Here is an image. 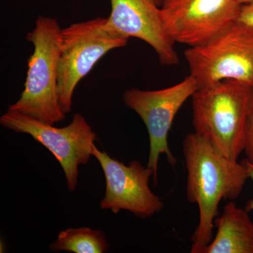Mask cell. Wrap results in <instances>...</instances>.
I'll list each match as a JSON object with an SVG mask.
<instances>
[{
    "mask_svg": "<svg viewBox=\"0 0 253 253\" xmlns=\"http://www.w3.org/2000/svg\"><path fill=\"white\" fill-rule=\"evenodd\" d=\"M186 170V197L198 205L199 222L191 237V253H202L212 241L214 220L221 200H235L250 178L245 163L226 158L197 133L183 141Z\"/></svg>",
    "mask_w": 253,
    "mask_h": 253,
    "instance_id": "cell-1",
    "label": "cell"
},
{
    "mask_svg": "<svg viewBox=\"0 0 253 253\" xmlns=\"http://www.w3.org/2000/svg\"><path fill=\"white\" fill-rule=\"evenodd\" d=\"M252 90L241 82L224 80L198 88L191 96L195 132L232 161L244 151Z\"/></svg>",
    "mask_w": 253,
    "mask_h": 253,
    "instance_id": "cell-2",
    "label": "cell"
},
{
    "mask_svg": "<svg viewBox=\"0 0 253 253\" xmlns=\"http://www.w3.org/2000/svg\"><path fill=\"white\" fill-rule=\"evenodd\" d=\"M61 29L55 18L40 16L26 39L34 51L28 60L27 78L20 99L9 106L38 121L54 125L66 118L58 98V70Z\"/></svg>",
    "mask_w": 253,
    "mask_h": 253,
    "instance_id": "cell-3",
    "label": "cell"
},
{
    "mask_svg": "<svg viewBox=\"0 0 253 253\" xmlns=\"http://www.w3.org/2000/svg\"><path fill=\"white\" fill-rule=\"evenodd\" d=\"M129 39L113 30L107 18L96 17L62 29L58 98L64 113L72 109L73 95L79 82L103 56L111 50L124 47Z\"/></svg>",
    "mask_w": 253,
    "mask_h": 253,
    "instance_id": "cell-4",
    "label": "cell"
},
{
    "mask_svg": "<svg viewBox=\"0 0 253 253\" xmlns=\"http://www.w3.org/2000/svg\"><path fill=\"white\" fill-rule=\"evenodd\" d=\"M190 75L199 88L224 80L253 87V27L238 22L204 45L184 51Z\"/></svg>",
    "mask_w": 253,
    "mask_h": 253,
    "instance_id": "cell-5",
    "label": "cell"
},
{
    "mask_svg": "<svg viewBox=\"0 0 253 253\" xmlns=\"http://www.w3.org/2000/svg\"><path fill=\"white\" fill-rule=\"evenodd\" d=\"M0 124L16 132L29 134L49 150L62 168L68 189H76L79 166L89 162L97 139V134L82 115L76 113L68 126L59 128L8 110L0 118Z\"/></svg>",
    "mask_w": 253,
    "mask_h": 253,
    "instance_id": "cell-6",
    "label": "cell"
},
{
    "mask_svg": "<svg viewBox=\"0 0 253 253\" xmlns=\"http://www.w3.org/2000/svg\"><path fill=\"white\" fill-rule=\"evenodd\" d=\"M198 88L196 80L189 75L181 83L165 89L146 91L131 88L123 94L125 104L137 113L147 128L149 136L147 166L154 171V185L157 184L158 161L161 155H166L168 163L172 167L177 163L168 145V134L176 113Z\"/></svg>",
    "mask_w": 253,
    "mask_h": 253,
    "instance_id": "cell-7",
    "label": "cell"
},
{
    "mask_svg": "<svg viewBox=\"0 0 253 253\" xmlns=\"http://www.w3.org/2000/svg\"><path fill=\"white\" fill-rule=\"evenodd\" d=\"M241 0H163L161 15L168 36L189 47L204 45L237 21Z\"/></svg>",
    "mask_w": 253,
    "mask_h": 253,
    "instance_id": "cell-8",
    "label": "cell"
},
{
    "mask_svg": "<svg viewBox=\"0 0 253 253\" xmlns=\"http://www.w3.org/2000/svg\"><path fill=\"white\" fill-rule=\"evenodd\" d=\"M91 153L106 179V193L99 204L101 209L109 210L114 214L129 211L142 219L153 217L162 211V200L149 187L150 178L154 176L151 168L144 167L138 161H131L126 166L100 151L94 144Z\"/></svg>",
    "mask_w": 253,
    "mask_h": 253,
    "instance_id": "cell-9",
    "label": "cell"
},
{
    "mask_svg": "<svg viewBox=\"0 0 253 253\" xmlns=\"http://www.w3.org/2000/svg\"><path fill=\"white\" fill-rule=\"evenodd\" d=\"M108 23L120 34L149 44L163 66L179 64L174 42L163 24L161 9L155 0H110Z\"/></svg>",
    "mask_w": 253,
    "mask_h": 253,
    "instance_id": "cell-10",
    "label": "cell"
},
{
    "mask_svg": "<svg viewBox=\"0 0 253 253\" xmlns=\"http://www.w3.org/2000/svg\"><path fill=\"white\" fill-rule=\"evenodd\" d=\"M214 226L217 234L202 253H253V222L246 209L229 202Z\"/></svg>",
    "mask_w": 253,
    "mask_h": 253,
    "instance_id": "cell-11",
    "label": "cell"
},
{
    "mask_svg": "<svg viewBox=\"0 0 253 253\" xmlns=\"http://www.w3.org/2000/svg\"><path fill=\"white\" fill-rule=\"evenodd\" d=\"M49 249L54 253H104L109 251V245L104 233L99 229L69 228L59 233Z\"/></svg>",
    "mask_w": 253,
    "mask_h": 253,
    "instance_id": "cell-12",
    "label": "cell"
},
{
    "mask_svg": "<svg viewBox=\"0 0 253 253\" xmlns=\"http://www.w3.org/2000/svg\"><path fill=\"white\" fill-rule=\"evenodd\" d=\"M244 152L247 156L246 160L253 164V87L246 121Z\"/></svg>",
    "mask_w": 253,
    "mask_h": 253,
    "instance_id": "cell-13",
    "label": "cell"
},
{
    "mask_svg": "<svg viewBox=\"0 0 253 253\" xmlns=\"http://www.w3.org/2000/svg\"><path fill=\"white\" fill-rule=\"evenodd\" d=\"M237 21L253 27V1L243 4Z\"/></svg>",
    "mask_w": 253,
    "mask_h": 253,
    "instance_id": "cell-14",
    "label": "cell"
},
{
    "mask_svg": "<svg viewBox=\"0 0 253 253\" xmlns=\"http://www.w3.org/2000/svg\"><path fill=\"white\" fill-rule=\"evenodd\" d=\"M245 164L247 166L248 169H249L250 178L252 179L253 181V164L252 163H249L247 160L244 161ZM248 212H251V211H253V199L250 200L249 202L246 204V207L245 208Z\"/></svg>",
    "mask_w": 253,
    "mask_h": 253,
    "instance_id": "cell-15",
    "label": "cell"
},
{
    "mask_svg": "<svg viewBox=\"0 0 253 253\" xmlns=\"http://www.w3.org/2000/svg\"><path fill=\"white\" fill-rule=\"evenodd\" d=\"M241 2H242L243 4H247V3L251 2V1H253V0H241Z\"/></svg>",
    "mask_w": 253,
    "mask_h": 253,
    "instance_id": "cell-16",
    "label": "cell"
},
{
    "mask_svg": "<svg viewBox=\"0 0 253 253\" xmlns=\"http://www.w3.org/2000/svg\"><path fill=\"white\" fill-rule=\"evenodd\" d=\"M156 4L158 5V6H161V4H162L163 0H155Z\"/></svg>",
    "mask_w": 253,
    "mask_h": 253,
    "instance_id": "cell-17",
    "label": "cell"
}]
</instances>
